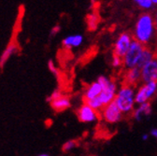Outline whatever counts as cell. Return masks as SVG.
<instances>
[{"label": "cell", "mask_w": 157, "mask_h": 156, "mask_svg": "<svg viewBox=\"0 0 157 156\" xmlns=\"http://www.w3.org/2000/svg\"><path fill=\"white\" fill-rule=\"evenodd\" d=\"M100 112L102 114V117L104 118V120L109 124L119 122L122 119V111L120 110L119 108H118L115 98L108 106L104 107L100 110Z\"/></svg>", "instance_id": "5"}, {"label": "cell", "mask_w": 157, "mask_h": 156, "mask_svg": "<svg viewBox=\"0 0 157 156\" xmlns=\"http://www.w3.org/2000/svg\"><path fill=\"white\" fill-rule=\"evenodd\" d=\"M18 51H19V48H18V45L16 42L11 41L8 44V46L3 51L2 54L0 55V69H2L6 66V64L9 61L10 56L17 53Z\"/></svg>", "instance_id": "8"}, {"label": "cell", "mask_w": 157, "mask_h": 156, "mask_svg": "<svg viewBox=\"0 0 157 156\" xmlns=\"http://www.w3.org/2000/svg\"><path fill=\"white\" fill-rule=\"evenodd\" d=\"M112 82H109L105 77H99V79H98V83L101 86L102 91H107L108 89H109V87L112 84Z\"/></svg>", "instance_id": "14"}, {"label": "cell", "mask_w": 157, "mask_h": 156, "mask_svg": "<svg viewBox=\"0 0 157 156\" xmlns=\"http://www.w3.org/2000/svg\"><path fill=\"white\" fill-rule=\"evenodd\" d=\"M151 134H152L154 136H156V138H157V130H152Z\"/></svg>", "instance_id": "20"}, {"label": "cell", "mask_w": 157, "mask_h": 156, "mask_svg": "<svg viewBox=\"0 0 157 156\" xmlns=\"http://www.w3.org/2000/svg\"><path fill=\"white\" fill-rule=\"evenodd\" d=\"M60 30H61L60 25H55V26H53V27L52 28L50 34H51V36H55V35H57L59 32H60Z\"/></svg>", "instance_id": "19"}, {"label": "cell", "mask_w": 157, "mask_h": 156, "mask_svg": "<svg viewBox=\"0 0 157 156\" xmlns=\"http://www.w3.org/2000/svg\"><path fill=\"white\" fill-rule=\"evenodd\" d=\"M37 156H50V155L49 154H46V153H42V154H39Z\"/></svg>", "instance_id": "21"}, {"label": "cell", "mask_w": 157, "mask_h": 156, "mask_svg": "<svg viewBox=\"0 0 157 156\" xmlns=\"http://www.w3.org/2000/svg\"><path fill=\"white\" fill-rule=\"evenodd\" d=\"M100 3L97 2L96 3V6H93V9H94V11L92 13H89L86 15L85 17V22H86V25H87V29L88 31H94L98 25L100 23V15H99V12H98V9H99V5Z\"/></svg>", "instance_id": "7"}, {"label": "cell", "mask_w": 157, "mask_h": 156, "mask_svg": "<svg viewBox=\"0 0 157 156\" xmlns=\"http://www.w3.org/2000/svg\"><path fill=\"white\" fill-rule=\"evenodd\" d=\"M77 117L82 123H89L95 119H101L102 114L99 110H95L88 105L82 104L77 110Z\"/></svg>", "instance_id": "6"}, {"label": "cell", "mask_w": 157, "mask_h": 156, "mask_svg": "<svg viewBox=\"0 0 157 156\" xmlns=\"http://www.w3.org/2000/svg\"><path fill=\"white\" fill-rule=\"evenodd\" d=\"M136 4L139 5L140 8H143V9H149L152 6V1H136Z\"/></svg>", "instance_id": "18"}, {"label": "cell", "mask_w": 157, "mask_h": 156, "mask_svg": "<svg viewBox=\"0 0 157 156\" xmlns=\"http://www.w3.org/2000/svg\"><path fill=\"white\" fill-rule=\"evenodd\" d=\"M149 99V97H148V94H147V88H146V84H144L139 91V93H137L136 96V99L135 101L136 103H147Z\"/></svg>", "instance_id": "13"}, {"label": "cell", "mask_w": 157, "mask_h": 156, "mask_svg": "<svg viewBox=\"0 0 157 156\" xmlns=\"http://www.w3.org/2000/svg\"><path fill=\"white\" fill-rule=\"evenodd\" d=\"M82 36L81 35H75V36H69L64 38L62 44L66 50H70L73 47L78 46L82 43Z\"/></svg>", "instance_id": "11"}, {"label": "cell", "mask_w": 157, "mask_h": 156, "mask_svg": "<svg viewBox=\"0 0 157 156\" xmlns=\"http://www.w3.org/2000/svg\"><path fill=\"white\" fill-rule=\"evenodd\" d=\"M153 55H154V50H153V48L151 46H144V49L142 51V53H141L139 61H137V64H136V66L135 67L142 70L143 67L148 63H150L152 60Z\"/></svg>", "instance_id": "9"}, {"label": "cell", "mask_w": 157, "mask_h": 156, "mask_svg": "<svg viewBox=\"0 0 157 156\" xmlns=\"http://www.w3.org/2000/svg\"><path fill=\"white\" fill-rule=\"evenodd\" d=\"M156 46H157V45H156Z\"/></svg>", "instance_id": "22"}, {"label": "cell", "mask_w": 157, "mask_h": 156, "mask_svg": "<svg viewBox=\"0 0 157 156\" xmlns=\"http://www.w3.org/2000/svg\"><path fill=\"white\" fill-rule=\"evenodd\" d=\"M77 145H78L77 140H75V139L68 140V141H67V142L63 145V147H62V150H63L64 152H67V151L71 150L72 149H74Z\"/></svg>", "instance_id": "15"}, {"label": "cell", "mask_w": 157, "mask_h": 156, "mask_svg": "<svg viewBox=\"0 0 157 156\" xmlns=\"http://www.w3.org/2000/svg\"><path fill=\"white\" fill-rule=\"evenodd\" d=\"M143 49L144 45L140 44L139 41L133 38V41L124 57V69H131L136 66Z\"/></svg>", "instance_id": "3"}, {"label": "cell", "mask_w": 157, "mask_h": 156, "mask_svg": "<svg viewBox=\"0 0 157 156\" xmlns=\"http://www.w3.org/2000/svg\"><path fill=\"white\" fill-rule=\"evenodd\" d=\"M134 89L129 87H122L120 93L116 95L115 100L118 108H120L122 112H128L133 109L134 103Z\"/></svg>", "instance_id": "4"}, {"label": "cell", "mask_w": 157, "mask_h": 156, "mask_svg": "<svg viewBox=\"0 0 157 156\" xmlns=\"http://www.w3.org/2000/svg\"><path fill=\"white\" fill-rule=\"evenodd\" d=\"M63 94H64V93H62V91H61V90H55V91H53V92H52V93L50 96H48V97H47V102L51 103L52 101H53V100H55V99L59 98V97L62 96Z\"/></svg>", "instance_id": "17"}, {"label": "cell", "mask_w": 157, "mask_h": 156, "mask_svg": "<svg viewBox=\"0 0 157 156\" xmlns=\"http://www.w3.org/2000/svg\"><path fill=\"white\" fill-rule=\"evenodd\" d=\"M132 35L135 40L144 46H151L152 40H156L155 46L157 45V31L153 25L152 11H146L140 15L135 26V32Z\"/></svg>", "instance_id": "1"}, {"label": "cell", "mask_w": 157, "mask_h": 156, "mask_svg": "<svg viewBox=\"0 0 157 156\" xmlns=\"http://www.w3.org/2000/svg\"><path fill=\"white\" fill-rule=\"evenodd\" d=\"M101 93H102V88L99 85V83H98V82H94L87 89L86 93L82 96V99H93V98H95V97H97Z\"/></svg>", "instance_id": "12"}, {"label": "cell", "mask_w": 157, "mask_h": 156, "mask_svg": "<svg viewBox=\"0 0 157 156\" xmlns=\"http://www.w3.org/2000/svg\"><path fill=\"white\" fill-rule=\"evenodd\" d=\"M48 68L55 76L56 79H58V80L60 79V72H59V70L56 68V67H55V65H54L52 60H49L48 61Z\"/></svg>", "instance_id": "16"}, {"label": "cell", "mask_w": 157, "mask_h": 156, "mask_svg": "<svg viewBox=\"0 0 157 156\" xmlns=\"http://www.w3.org/2000/svg\"><path fill=\"white\" fill-rule=\"evenodd\" d=\"M50 104H51L52 108L55 112H63L66 109L69 108L70 106H71L69 97L67 95H66V94H63L62 96L59 97V98L52 101Z\"/></svg>", "instance_id": "10"}, {"label": "cell", "mask_w": 157, "mask_h": 156, "mask_svg": "<svg viewBox=\"0 0 157 156\" xmlns=\"http://www.w3.org/2000/svg\"><path fill=\"white\" fill-rule=\"evenodd\" d=\"M132 41H133V35L130 32L126 31L120 35L119 38L117 40V41L114 45L112 54L119 57L124 62V64L125 54H126L127 51L129 50V47H130Z\"/></svg>", "instance_id": "2"}]
</instances>
